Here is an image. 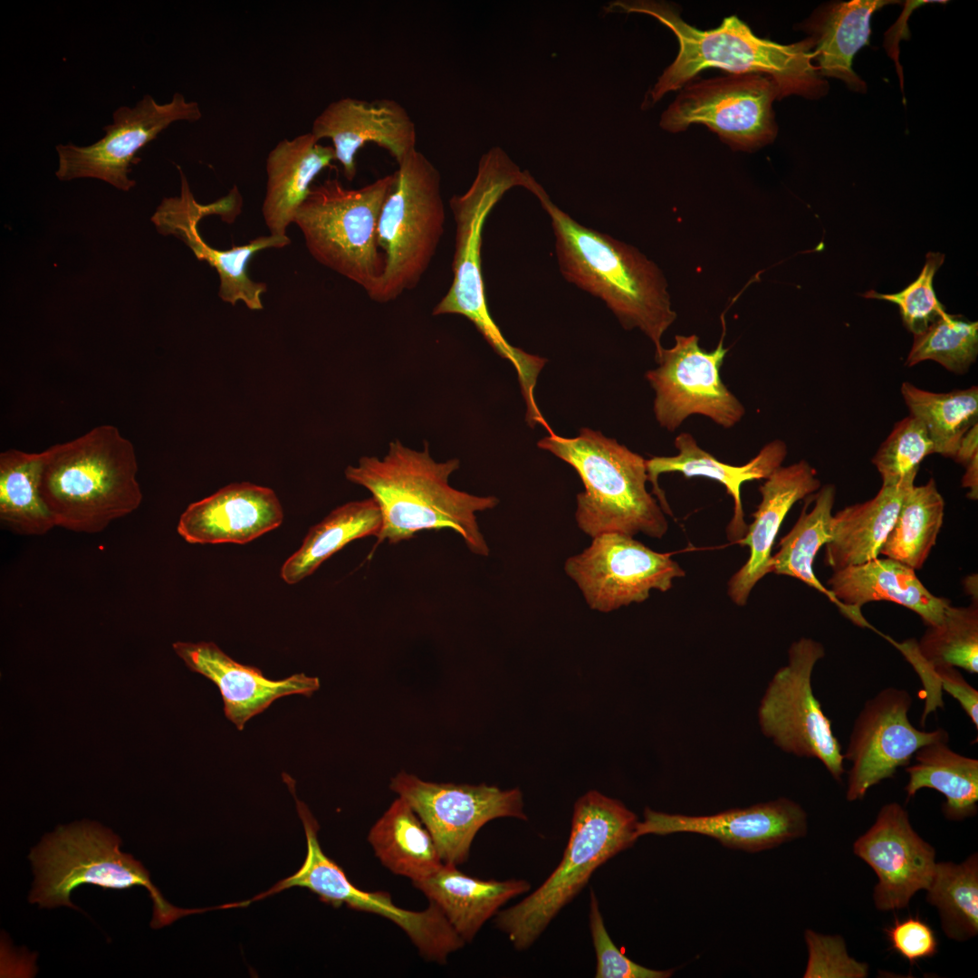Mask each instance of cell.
<instances>
[{"label":"cell","instance_id":"obj_1","mask_svg":"<svg viewBox=\"0 0 978 978\" xmlns=\"http://www.w3.org/2000/svg\"><path fill=\"white\" fill-rule=\"evenodd\" d=\"M459 466L456 458L434 460L427 443L417 451L399 440L389 443L382 459L362 456L357 465H349L346 479L369 491L380 509L375 547L408 541L422 531L447 529L458 533L471 552L488 556L475 513L494 508L499 499L453 488L449 477Z\"/></svg>","mask_w":978,"mask_h":978},{"label":"cell","instance_id":"obj_2","mask_svg":"<svg viewBox=\"0 0 978 978\" xmlns=\"http://www.w3.org/2000/svg\"><path fill=\"white\" fill-rule=\"evenodd\" d=\"M608 12L648 14L668 27L676 36L679 51L675 61L659 76L650 91L653 103L670 91L685 87L702 71L718 68L732 73H757L771 78L780 99L799 95L820 99L829 89L813 62L810 37L781 44L756 36L737 16L725 17L712 30L687 24L672 5L659 1H616Z\"/></svg>","mask_w":978,"mask_h":978},{"label":"cell","instance_id":"obj_3","mask_svg":"<svg viewBox=\"0 0 978 978\" xmlns=\"http://www.w3.org/2000/svg\"><path fill=\"white\" fill-rule=\"evenodd\" d=\"M530 191L551 218L562 275L604 301L625 329L638 328L658 359L663 334L676 319L658 267L634 247L576 222L538 182Z\"/></svg>","mask_w":978,"mask_h":978},{"label":"cell","instance_id":"obj_4","mask_svg":"<svg viewBox=\"0 0 978 978\" xmlns=\"http://www.w3.org/2000/svg\"><path fill=\"white\" fill-rule=\"evenodd\" d=\"M40 493L56 527L97 533L142 502L132 443L112 425L41 452Z\"/></svg>","mask_w":978,"mask_h":978},{"label":"cell","instance_id":"obj_5","mask_svg":"<svg viewBox=\"0 0 978 978\" xmlns=\"http://www.w3.org/2000/svg\"><path fill=\"white\" fill-rule=\"evenodd\" d=\"M532 179L531 174L522 171L499 147L482 156L470 187L450 199L455 224L453 281L432 312L468 319L494 350L512 363L523 387L536 382L546 360L511 345L493 320L482 275L481 245L483 227L494 206L512 187L527 189Z\"/></svg>","mask_w":978,"mask_h":978},{"label":"cell","instance_id":"obj_6","mask_svg":"<svg viewBox=\"0 0 978 978\" xmlns=\"http://www.w3.org/2000/svg\"><path fill=\"white\" fill-rule=\"evenodd\" d=\"M537 446L561 458L579 474L585 490L577 494L579 528L594 538L604 532L662 538L668 523L647 492L646 459L605 436L582 427L575 437L551 433Z\"/></svg>","mask_w":978,"mask_h":978},{"label":"cell","instance_id":"obj_7","mask_svg":"<svg viewBox=\"0 0 978 978\" xmlns=\"http://www.w3.org/2000/svg\"><path fill=\"white\" fill-rule=\"evenodd\" d=\"M638 821L636 814L622 802L597 791L577 800L559 865L537 889L496 914L495 925L515 949L531 947L598 868L633 846L638 839Z\"/></svg>","mask_w":978,"mask_h":978},{"label":"cell","instance_id":"obj_8","mask_svg":"<svg viewBox=\"0 0 978 978\" xmlns=\"http://www.w3.org/2000/svg\"><path fill=\"white\" fill-rule=\"evenodd\" d=\"M120 843L110 829L96 822L59 826L29 855L35 875L29 901L40 907L67 906L77 909L70 896L81 885L118 890L143 887L153 901V928L188 915V909L175 907L164 899L147 869L130 854L123 853Z\"/></svg>","mask_w":978,"mask_h":978},{"label":"cell","instance_id":"obj_9","mask_svg":"<svg viewBox=\"0 0 978 978\" xmlns=\"http://www.w3.org/2000/svg\"><path fill=\"white\" fill-rule=\"evenodd\" d=\"M395 173L360 188L328 178L312 187L293 223L312 256L360 286L369 297L382 277L385 258L378 244V223Z\"/></svg>","mask_w":978,"mask_h":978},{"label":"cell","instance_id":"obj_10","mask_svg":"<svg viewBox=\"0 0 978 978\" xmlns=\"http://www.w3.org/2000/svg\"><path fill=\"white\" fill-rule=\"evenodd\" d=\"M398 166L378 223L384 272L369 296L383 303L418 284L443 236L446 218L441 176L435 165L414 149Z\"/></svg>","mask_w":978,"mask_h":978},{"label":"cell","instance_id":"obj_11","mask_svg":"<svg viewBox=\"0 0 978 978\" xmlns=\"http://www.w3.org/2000/svg\"><path fill=\"white\" fill-rule=\"evenodd\" d=\"M824 656L823 645L812 638L793 642L788 664L776 671L762 695L758 721L778 748L819 760L839 781L845 772L841 746L811 686L815 665Z\"/></svg>","mask_w":978,"mask_h":978},{"label":"cell","instance_id":"obj_12","mask_svg":"<svg viewBox=\"0 0 978 978\" xmlns=\"http://www.w3.org/2000/svg\"><path fill=\"white\" fill-rule=\"evenodd\" d=\"M774 82L757 73H732L686 84L663 112L660 126L676 133L704 124L734 149L754 150L774 140Z\"/></svg>","mask_w":978,"mask_h":978},{"label":"cell","instance_id":"obj_13","mask_svg":"<svg viewBox=\"0 0 978 978\" xmlns=\"http://www.w3.org/2000/svg\"><path fill=\"white\" fill-rule=\"evenodd\" d=\"M389 788L417 814L446 864L466 861L476 833L490 820H527L518 788L430 782L406 772L393 777Z\"/></svg>","mask_w":978,"mask_h":978},{"label":"cell","instance_id":"obj_14","mask_svg":"<svg viewBox=\"0 0 978 978\" xmlns=\"http://www.w3.org/2000/svg\"><path fill=\"white\" fill-rule=\"evenodd\" d=\"M723 342L724 334L716 348L706 351L696 335H676L674 346L664 348L656 360L658 366L645 375L655 390L653 410L661 427L675 431L692 415L724 428L742 420L745 408L720 375L728 351Z\"/></svg>","mask_w":978,"mask_h":978},{"label":"cell","instance_id":"obj_15","mask_svg":"<svg viewBox=\"0 0 978 978\" xmlns=\"http://www.w3.org/2000/svg\"><path fill=\"white\" fill-rule=\"evenodd\" d=\"M564 570L590 608L600 612L643 602L652 590L667 591L675 579L685 576L669 554L619 532L595 536L587 549L565 561Z\"/></svg>","mask_w":978,"mask_h":978},{"label":"cell","instance_id":"obj_16","mask_svg":"<svg viewBox=\"0 0 978 978\" xmlns=\"http://www.w3.org/2000/svg\"><path fill=\"white\" fill-rule=\"evenodd\" d=\"M181 177L178 197H165L151 217L157 230L172 235L182 240L200 261H206L219 276L218 296L232 305L243 302L250 310L263 309L261 296L266 292L264 283L254 282L248 275L247 266L253 256L267 248H282L291 241L288 236H258L244 245L228 250L211 247L200 235L199 221L207 216L216 215L225 222H234L241 212L242 197L235 186L230 192L215 202L198 203L190 190L183 170L177 167Z\"/></svg>","mask_w":978,"mask_h":978},{"label":"cell","instance_id":"obj_17","mask_svg":"<svg viewBox=\"0 0 978 978\" xmlns=\"http://www.w3.org/2000/svg\"><path fill=\"white\" fill-rule=\"evenodd\" d=\"M201 118L199 104L187 101L181 93L176 92L170 101L162 104L147 94L133 107H119L112 114L113 122L103 128L104 136L94 143L84 147L57 145L59 167L55 175L60 180L98 178L129 191L136 185L129 173L138 151L173 122H195Z\"/></svg>","mask_w":978,"mask_h":978},{"label":"cell","instance_id":"obj_18","mask_svg":"<svg viewBox=\"0 0 978 978\" xmlns=\"http://www.w3.org/2000/svg\"><path fill=\"white\" fill-rule=\"evenodd\" d=\"M912 704L911 695L896 687L884 688L864 704L843 753L844 760L851 762L849 801L862 800L871 787L893 778L922 746L949 740L943 728L928 732L916 728L908 717Z\"/></svg>","mask_w":978,"mask_h":978},{"label":"cell","instance_id":"obj_19","mask_svg":"<svg viewBox=\"0 0 978 978\" xmlns=\"http://www.w3.org/2000/svg\"><path fill=\"white\" fill-rule=\"evenodd\" d=\"M854 853L875 871L873 900L880 911L906 907L926 889L935 867V850L913 829L897 802L885 804L875 823L853 844Z\"/></svg>","mask_w":978,"mask_h":978},{"label":"cell","instance_id":"obj_20","mask_svg":"<svg viewBox=\"0 0 978 978\" xmlns=\"http://www.w3.org/2000/svg\"><path fill=\"white\" fill-rule=\"evenodd\" d=\"M808 822L797 802L780 798L743 809H731L707 816H686L644 810L636 837L691 832L717 839L722 845L758 852L804 837Z\"/></svg>","mask_w":978,"mask_h":978},{"label":"cell","instance_id":"obj_21","mask_svg":"<svg viewBox=\"0 0 978 978\" xmlns=\"http://www.w3.org/2000/svg\"><path fill=\"white\" fill-rule=\"evenodd\" d=\"M311 132L318 141L330 139L343 175L355 178L356 155L367 143L385 149L400 163L416 149V126L407 110L397 101H372L350 97L328 104L314 119Z\"/></svg>","mask_w":978,"mask_h":978},{"label":"cell","instance_id":"obj_22","mask_svg":"<svg viewBox=\"0 0 978 978\" xmlns=\"http://www.w3.org/2000/svg\"><path fill=\"white\" fill-rule=\"evenodd\" d=\"M283 520L281 503L272 489L235 483L190 503L177 531L193 544H245L276 529Z\"/></svg>","mask_w":978,"mask_h":978},{"label":"cell","instance_id":"obj_23","mask_svg":"<svg viewBox=\"0 0 978 978\" xmlns=\"http://www.w3.org/2000/svg\"><path fill=\"white\" fill-rule=\"evenodd\" d=\"M173 649L191 671L216 685L225 715L238 730L276 699L296 694L310 697L320 688L318 677L303 673L281 680L269 679L258 667L235 661L213 642L179 641L173 644Z\"/></svg>","mask_w":978,"mask_h":978},{"label":"cell","instance_id":"obj_24","mask_svg":"<svg viewBox=\"0 0 978 978\" xmlns=\"http://www.w3.org/2000/svg\"><path fill=\"white\" fill-rule=\"evenodd\" d=\"M674 444L678 450L677 455L646 459L648 481L653 486L652 493L659 501L662 510L670 516L673 515L665 493L658 484L661 474L676 472L686 478L705 477L714 480L724 486L727 494L734 501V513L726 527V535L730 542L738 543L748 529L741 497L742 485L745 482L766 479L781 466L787 455L785 442L775 439L767 443L743 465L721 462L704 450L690 433H680Z\"/></svg>","mask_w":978,"mask_h":978},{"label":"cell","instance_id":"obj_25","mask_svg":"<svg viewBox=\"0 0 978 978\" xmlns=\"http://www.w3.org/2000/svg\"><path fill=\"white\" fill-rule=\"evenodd\" d=\"M820 488L815 469L805 460L780 466L759 487L761 503L738 542L749 547L750 555L728 581L727 592L733 602L745 605L753 587L771 572L772 549L784 518L796 502Z\"/></svg>","mask_w":978,"mask_h":978},{"label":"cell","instance_id":"obj_26","mask_svg":"<svg viewBox=\"0 0 978 978\" xmlns=\"http://www.w3.org/2000/svg\"><path fill=\"white\" fill-rule=\"evenodd\" d=\"M829 590L851 613L852 621L870 627L861 607L870 601L887 600L916 612L927 627L943 622L950 602L927 590L915 570L890 558H876L858 565L834 570Z\"/></svg>","mask_w":978,"mask_h":978},{"label":"cell","instance_id":"obj_27","mask_svg":"<svg viewBox=\"0 0 978 978\" xmlns=\"http://www.w3.org/2000/svg\"><path fill=\"white\" fill-rule=\"evenodd\" d=\"M894 0L836 1L820 5L801 25L813 43V62L824 77L841 80L855 92L867 91L854 72L853 58L868 44L873 14Z\"/></svg>","mask_w":978,"mask_h":978},{"label":"cell","instance_id":"obj_28","mask_svg":"<svg viewBox=\"0 0 978 978\" xmlns=\"http://www.w3.org/2000/svg\"><path fill=\"white\" fill-rule=\"evenodd\" d=\"M335 159L332 146L312 133L280 140L266 158V189L262 206L270 235L287 236L296 212L310 194L314 178Z\"/></svg>","mask_w":978,"mask_h":978},{"label":"cell","instance_id":"obj_29","mask_svg":"<svg viewBox=\"0 0 978 978\" xmlns=\"http://www.w3.org/2000/svg\"><path fill=\"white\" fill-rule=\"evenodd\" d=\"M412 884L440 908L465 943H470L507 901L531 888L525 879H479L446 863L428 878Z\"/></svg>","mask_w":978,"mask_h":978},{"label":"cell","instance_id":"obj_30","mask_svg":"<svg viewBox=\"0 0 978 978\" xmlns=\"http://www.w3.org/2000/svg\"><path fill=\"white\" fill-rule=\"evenodd\" d=\"M913 484L882 485L874 498L833 515L832 539L825 545L826 564L837 570L877 558Z\"/></svg>","mask_w":978,"mask_h":978},{"label":"cell","instance_id":"obj_31","mask_svg":"<svg viewBox=\"0 0 978 978\" xmlns=\"http://www.w3.org/2000/svg\"><path fill=\"white\" fill-rule=\"evenodd\" d=\"M368 840L384 867L412 882L428 878L444 865L428 829L399 796L371 827Z\"/></svg>","mask_w":978,"mask_h":978},{"label":"cell","instance_id":"obj_32","mask_svg":"<svg viewBox=\"0 0 978 978\" xmlns=\"http://www.w3.org/2000/svg\"><path fill=\"white\" fill-rule=\"evenodd\" d=\"M916 762L906 767L907 799L923 788L942 793L944 815L950 820L973 817L978 810V760L960 754L947 740L922 746L914 754Z\"/></svg>","mask_w":978,"mask_h":978},{"label":"cell","instance_id":"obj_33","mask_svg":"<svg viewBox=\"0 0 978 978\" xmlns=\"http://www.w3.org/2000/svg\"><path fill=\"white\" fill-rule=\"evenodd\" d=\"M381 525L380 509L372 497L336 507L310 528L301 547L283 564L282 579L288 584L298 583L350 542L377 537Z\"/></svg>","mask_w":978,"mask_h":978},{"label":"cell","instance_id":"obj_34","mask_svg":"<svg viewBox=\"0 0 978 978\" xmlns=\"http://www.w3.org/2000/svg\"><path fill=\"white\" fill-rule=\"evenodd\" d=\"M835 496V486L826 484L815 495L812 509L808 512L807 504L804 506L794 526L781 539L779 551L772 556L771 572L803 581L825 595L852 620L850 611L820 582L813 570L818 551L832 539Z\"/></svg>","mask_w":978,"mask_h":978},{"label":"cell","instance_id":"obj_35","mask_svg":"<svg viewBox=\"0 0 978 978\" xmlns=\"http://www.w3.org/2000/svg\"><path fill=\"white\" fill-rule=\"evenodd\" d=\"M42 454H0V520L14 533L41 536L56 527L40 493Z\"/></svg>","mask_w":978,"mask_h":978},{"label":"cell","instance_id":"obj_36","mask_svg":"<svg viewBox=\"0 0 978 978\" xmlns=\"http://www.w3.org/2000/svg\"><path fill=\"white\" fill-rule=\"evenodd\" d=\"M916 671L939 666L960 667L978 673V609L952 607L943 622L929 626L919 641L891 640Z\"/></svg>","mask_w":978,"mask_h":978},{"label":"cell","instance_id":"obj_37","mask_svg":"<svg viewBox=\"0 0 978 978\" xmlns=\"http://www.w3.org/2000/svg\"><path fill=\"white\" fill-rule=\"evenodd\" d=\"M944 501L931 478L906 492L896 522L880 554L915 570L922 568L943 524Z\"/></svg>","mask_w":978,"mask_h":978},{"label":"cell","instance_id":"obj_38","mask_svg":"<svg viewBox=\"0 0 978 978\" xmlns=\"http://www.w3.org/2000/svg\"><path fill=\"white\" fill-rule=\"evenodd\" d=\"M901 394L910 415L925 427L935 452L954 458L964 436L977 424V386L935 393L904 382Z\"/></svg>","mask_w":978,"mask_h":978},{"label":"cell","instance_id":"obj_39","mask_svg":"<svg viewBox=\"0 0 978 978\" xmlns=\"http://www.w3.org/2000/svg\"><path fill=\"white\" fill-rule=\"evenodd\" d=\"M926 900L939 912L944 934L964 941L978 933V857L972 854L961 864L935 863L925 889Z\"/></svg>","mask_w":978,"mask_h":978},{"label":"cell","instance_id":"obj_40","mask_svg":"<svg viewBox=\"0 0 978 978\" xmlns=\"http://www.w3.org/2000/svg\"><path fill=\"white\" fill-rule=\"evenodd\" d=\"M978 354V323L947 312L914 335L908 367L934 360L956 374L965 373Z\"/></svg>","mask_w":978,"mask_h":978},{"label":"cell","instance_id":"obj_41","mask_svg":"<svg viewBox=\"0 0 978 978\" xmlns=\"http://www.w3.org/2000/svg\"><path fill=\"white\" fill-rule=\"evenodd\" d=\"M935 454L934 444L924 425L909 415L898 421L875 454L882 485L914 484L921 462Z\"/></svg>","mask_w":978,"mask_h":978},{"label":"cell","instance_id":"obj_42","mask_svg":"<svg viewBox=\"0 0 978 978\" xmlns=\"http://www.w3.org/2000/svg\"><path fill=\"white\" fill-rule=\"evenodd\" d=\"M944 260V254L929 252L919 276L901 292L887 294L870 290L862 296L896 303L906 328L914 335L918 334L946 313L933 286L934 276Z\"/></svg>","mask_w":978,"mask_h":978},{"label":"cell","instance_id":"obj_43","mask_svg":"<svg viewBox=\"0 0 978 978\" xmlns=\"http://www.w3.org/2000/svg\"><path fill=\"white\" fill-rule=\"evenodd\" d=\"M590 928L596 953V978H667L673 970L658 971L634 963L621 953L606 929L597 896L590 890Z\"/></svg>","mask_w":978,"mask_h":978},{"label":"cell","instance_id":"obj_44","mask_svg":"<svg viewBox=\"0 0 978 978\" xmlns=\"http://www.w3.org/2000/svg\"><path fill=\"white\" fill-rule=\"evenodd\" d=\"M805 940L809 949V962L803 975L805 978L868 976V964L858 962L848 954L842 937L823 935L807 930Z\"/></svg>","mask_w":978,"mask_h":978},{"label":"cell","instance_id":"obj_45","mask_svg":"<svg viewBox=\"0 0 978 978\" xmlns=\"http://www.w3.org/2000/svg\"><path fill=\"white\" fill-rule=\"evenodd\" d=\"M929 699L923 711L922 724L925 717L937 707L943 706L941 690L952 695L962 706L975 729L978 728V691L973 688L954 666H939L916 671Z\"/></svg>","mask_w":978,"mask_h":978},{"label":"cell","instance_id":"obj_46","mask_svg":"<svg viewBox=\"0 0 978 978\" xmlns=\"http://www.w3.org/2000/svg\"><path fill=\"white\" fill-rule=\"evenodd\" d=\"M886 933L893 950L911 964L937 953L938 941L934 930L919 917L896 919Z\"/></svg>","mask_w":978,"mask_h":978},{"label":"cell","instance_id":"obj_47","mask_svg":"<svg viewBox=\"0 0 978 978\" xmlns=\"http://www.w3.org/2000/svg\"><path fill=\"white\" fill-rule=\"evenodd\" d=\"M978 427L973 426L962 438L957 452L953 459L957 463L966 465L974 458L978 457Z\"/></svg>","mask_w":978,"mask_h":978},{"label":"cell","instance_id":"obj_48","mask_svg":"<svg viewBox=\"0 0 978 978\" xmlns=\"http://www.w3.org/2000/svg\"><path fill=\"white\" fill-rule=\"evenodd\" d=\"M962 484L964 487H968L970 493L968 497L972 500H977L978 498V457L972 460L965 465V474L963 477Z\"/></svg>","mask_w":978,"mask_h":978},{"label":"cell","instance_id":"obj_49","mask_svg":"<svg viewBox=\"0 0 978 978\" xmlns=\"http://www.w3.org/2000/svg\"><path fill=\"white\" fill-rule=\"evenodd\" d=\"M283 778L284 782L287 784L289 790L291 791L292 794L293 795V798L295 799L296 794H295V787H294L293 779H292L291 776H289L286 773H283ZM254 901H256L255 896H254L252 899L244 901V902L235 903V907L245 906H247L250 903L254 902Z\"/></svg>","mask_w":978,"mask_h":978}]
</instances>
